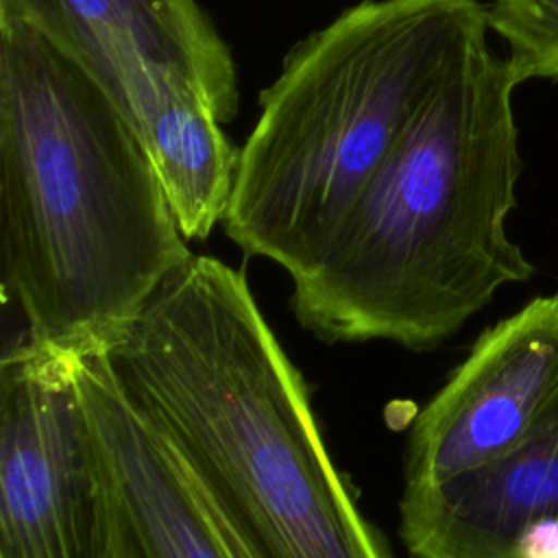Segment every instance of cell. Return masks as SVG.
<instances>
[{
	"instance_id": "6",
	"label": "cell",
	"mask_w": 558,
	"mask_h": 558,
	"mask_svg": "<svg viewBox=\"0 0 558 558\" xmlns=\"http://www.w3.org/2000/svg\"><path fill=\"white\" fill-rule=\"evenodd\" d=\"M0 17L37 26L72 54L140 140L196 105L222 124L235 118V63L196 0H0Z\"/></svg>"
},
{
	"instance_id": "3",
	"label": "cell",
	"mask_w": 558,
	"mask_h": 558,
	"mask_svg": "<svg viewBox=\"0 0 558 558\" xmlns=\"http://www.w3.org/2000/svg\"><path fill=\"white\" fill-rule=\"evenodd\" d=\"M517 78L488 35L458 61L368 183L327 255L292 279L296 320L327 342L427 351L534 264L508 235L523 170Z\"/></svg>"
},
{
	"instance_id": "1",
	"label": "cell",
	"mask_w": 558,
	"mask_h": 558,
	"mask_svg": "<svg viewBox=\"0 0 558 558\" xmlns=\"http://www.w3.org/2000/svg\"><path fill=\"white\" fill-rule=\"evenodd\" d=\"M100 353L251 558H390L244 272L192 255Z\"/></svg>"
},
{
	"instance_id": "5",
	"label": "cell",
	"mask_w": 558,
	"mask_h": 558,
	"mask_svg": "<svg viewBox=\"0 0 558 558\" xmlns=\"http://www.w3.org/2000/svg\"><path fill=\"white\" fill-rule=\"evenodd\" d=\"M78 357L22 338L0 362V558H98L107 490Z\"/></svg>"
},
{
	"instance_id": "4",
	"label": "cell",
	"mask_w": 558,
	"mask_h": 558,
	"mask_svg": "<svg viewBox=\"0 0 558 558\" xmlns=\"http://www.w3.org/2000/svg\"><path fill=\"white\" fill-rule=\"evenodd\" d=\"M488 31L480 0H360L292 46L238 155L229 240L290 281L320 264L421 109Z\"/></svg>"
},
{
	"instance_id": "10",
	"label": "cell",
	"mask_w": 558,
	"mask_h": 558,
	"mask_svg": "<svg viewBox=\"0 0 558 558\" xmlns=\"http://www.w3.org/2000/svg\"><path fill=\"white\" fill-rule=\"evenodd\" d=\"M486 20L506 41L519 85L558 81V0H488Z\"/></svg>"
},
{
	"instance_id": "11",
	"label": "cell",
	"mask_w": 558,
	"mask_h": 558,
	"mask_svg": "<svg viewBox=\"0 0 558 558\" xmlns=\"http://www.w3.org/2000/svg\"><path fill=\"white\" fill-rule=\"evenodd\" d=\"M519 558H558V523H536L519 545Z\"/></svg>"
},
{
	"instance_id": "2",
	"label": "cell",
	"mask_w": 558,
	"mask_h": 558,
	"mask_svg": "<svg viewBox=\"0 0 558 558\" xmlns=\"http://www.w3.org/2000/svg\"><path fill=\"white\" fill-rule=\"evenodd\" d=\"M192 255L126 116L37 26L0 17V270L26 338L100 353Z\"/></svg>"
},
{
	"instance_id": "7",
	"label": "cell",
	"mask_w": 558,
	"mask_h": 558,
	"mask_svg": "<svg viewBox=\"0 0 558 558\" xmlns=\"http://www.w3.org/2000/svg\"><path fill=\"white\" fill-rule=\"evenodd\" d=\"M558 388V299L538 296L486 329L412 421L401 501L508 453Z\"/></svg>"
},
{
	"instance_id": "8",
	"label": "cell",
	"mask_w": 558,
	"mask_h": 558,
	"mask_svg": "<svg viewBox=\"0 0 558 558\" xmlns=\"http://www.w3.org/2000/svg\"><path fill=\"white\" fill-rule=\"evenodd\" d=\"M78 381L107 490L98 558H231L177 458L102 353L78 357Z\"/></svg>"
},
{
	"instance_id": "9",
	"label": "cell",
	"mask_w": 558,
	"mask_h": 558,
	"mask_svg": "<svg viewBox=\"0 0 558 558\" xmlns=\"http://www.w3.org/2000/svg\"><path fill=\"white\" fill-rule=\"evenodd\" d=\"M558 523V388L501 458L414 501H399L412 558H519L536 523Z\"/></svg>"
},
{
	"instance_id": "12",
	"label": "cell",
	"mask_w": 558,
	"mask_h": 558,
	"mask_svg": "<svg viewBox=\"0 0 558 558\" xmlns=\"http://www.w3.org/2000/svg\"><path fill=\"white\" fill-rule=\"evenodd\" d=\"M181 466V464H179ZM185 473V471H183ZM187 477V475H185ZM190 482V480H187ZM190 486H192V482H190ZM192 490H194V495L198 497V501H201V506H203V510L207 512V517H209V521H211V525L216 527V532H218V536H220V541H222V545L227 547V551L231 554V558H251V554L246 551V547L242 545V541L231 532V527L209 508V504L201 497V493L192 486Z\"/></svg>"
},
{
	"instance_id": "13",
	"label": "cell",
	"mask_w": 558,
	"mask_h": 558,
	"mask_svg": "<svg viewBox=\"0 0 558 558\" xmlns=\"http://www.w3.org/2000/svg\"><path fill=\"white\" fill-rule=\"evenodd\" d=\"M556 299H558V292H556Z\"/></svg>"
}]
</instances>
